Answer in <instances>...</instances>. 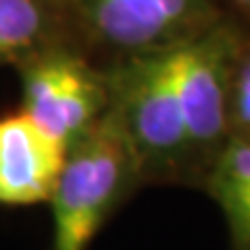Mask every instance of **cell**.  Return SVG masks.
<instances>
[{
	"label": "cell",
	"mask_w": 250,
	"mask_h": 250,
	"mask_svg": "<svg viewBox=\"0 0 250 250\" xmlns=\"http://www.w3.org/2000/svg\"><path fill=\"white\" fill-rule=\"evenodd\" d=\"M140 165L142 156L134 140L108 104L96 123L67 148L50 196L52 250H88Z\"/></svg>",
	"instance_id": "1"
},
{
	"label": "cell",
	"mask_w": 250,
	"mask_h": 250,
	"mask_svg": "<svg viewBox=\"0 0 250 250\" xmlns=\"http://www.w3.org/2000/svg\"><path fill=\"white\" fill-rule=\"evenodd\" d=\"M213 192L217 200L250 194V142L236 140L219 156L213 173Z\"/></svg>",
	"instance_id": "8"
},
{
	"label": "cell",
	"mask_w": 250,
	"mask_h": 250,
	"mask_svg": "<svg viewBox=\"0 0 250 250\" xmlns=\"http://www.w3.org/2000/svg\"><path fill=\"white\" fill-rule=\"evenodd\" d=\"M100 40L142 52L167 46L208 25L210 0H80Z\"/></svg>",
	"instance_id": "5"
},
{
	"label": "cell",
	"mask_w": 250,
	"mask_h": 250,
	"mask_svg": "<svg viewBox=\"0 0 250 250\" xmlns=\"http://www.w3.org/2000/svg\"><path fill=\"white\" fill-rule=\"evenodd\" d=\"M225 215L229 219L231 231L240 244L250 246V194H240L221 200Z\"/></svg>",
	"instance_id": "10"
},
{
	"label": "cell",
	"mask_w": 250,
	"mask_h": 250,
	"mask_svg": "<svg viewBox=\"0 0 250 250\" xmlns=\"http://www.w3.org/2000/svg\"><path fill=\"white\" fill-rule=\"evenodd\" d=\"M169 48L190 146L215 144L229 121L238 38L229 27L207 25Z\"/></svg>",
	"instance_id": "3"
},
{
	"label": "cell",
	"mask_w": 250,
	"mask_h": 250,
	"mask_svg": "<svg viewBox=\"0 0 250 250\" xmlns=\"http://www.w3.org/2000/svg\"><path fill=\"white\" fill-rule=\"evenodd\" d=\"M104 75L67 50H50L23 69V113L69 148L108 108Z\"/></svg>",
	"instance_id": "4"
},
{
	"label": "cell",
	"mask_w": 250,
	"mask_h": 250,
	"mask_svg": "<svg viewBox=\"0 0 250 250\" xmlns=\"http://www.w3.org/2000/svg\"><path fill=\"white\" fill-rule=\"evenodd\" d=\"M67 148L25 113L0 119V202L50 200Z\"/></svg>",
	"instance_id": "6"
},
{
	"label": "cell",
	"mask_w": 250,
	"mask_h": 250,
	"mask_svg": "<svg viewBox=\"0 0 250 250\" xmlns=\"http://www.w3.org/2000/svg\"><path fill=\"white\" fill-rule=\"evenodd\" d=\"M46 25L38 0H0V65L29 50Z\"/></svg>",
	"instance_id": "7"
},
{
	"label": "cell",
	"mask_w": 250,
	"mask_h": 250,
	"mask_svg": "<svg viewBox=\"0 0 250 250\" xmlns=\"http://www.w3.org/2000/svg\"><path fill=\"white\" fill-rule=\"evenodd\" d=\"M229 119L238 127L250 131V50L236 61L229 94Z\"/></svg>",
	"instance_id": "9"
},
{
	"label": "cell",
	"mask_w": 250,
	"mask_h": 250,
	"mask_svg": "<svg viewBox=\"0 0 250 250\" xmlns=\"http://www.w3.org/2000/svg\"><path fill=\"white\" fill-rule=\"evenodd\" d=\"M233 4H238L242 11H246L250 13V0H233Z\"/></svg>",
	"instance_id": "11"
},
{
	"label": "cell",
	"mask_w": 250,
	"mask_h": 250,
	"mask_svg": "<svg viewBox=\"0 0 250 250\" xmlns=\"http://www.w3.org/2000/svg\"><path fill=\"white\" fill-rule=\"evenodd\" d=\"M104 80L142 163L169 165L190 148L169 44L134 52Z\"/></svg>",
	"instance_id": "2"
}]
</instances>
